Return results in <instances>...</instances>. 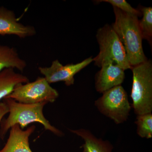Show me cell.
<instances>
[{"label": "cell", "mask_w": 152, "mask_h": 152, "mask_svg": "<svg viewBox=\"0 0 152 152\" xmlns=\"http://www.w3.org/2000/svg\"><path fill=\"white\" fill-rule=\"evenodd\" d=\"M115 21L112 27L124 48L132 67L148 60L143 49L142 38L139 27L138 17L113 7Z\"/></svg>", "instance_id": "1"}, {"label": "cell", "mask_w": 152, "mask_h": 152, "mask_svg": "<svg viewBox=\"0 0 152 152\" xmlns=\"http://www.w3.org/2000/svg\"><path fill=\"white\" fill-rule=\"evenodd\" d=\"M9 109L8 117L1 123L0 136L4 138L8 131L15 125H19L22 129L31 123H39L45 129L50 131L58 137H63L64 133L51 124L44 115V106L46 102L37 104H24L11 99H4Z\"/></svg>", "instance_id": "2"}, {"label": "cell", "mask_w": 152, "mask_h": 152, "mask_svg": "<svg viewBox=\"0 0 152 152\" xmlns=\"http://www.w3.org/2000/svg\"><path fill=\"white\" fill-rule=\"evenodd\" d=\"M131 97L137 115L152 113V63L151 60L133 66Z\"/></svg>", "instance_id": "3"}, {"label": "cell", "mask_w": 152, "mask_h": 152, "mask_svg": "<svg viewBox=\"0 0 152 152\" xmlns=\"http://www.w3.org/2000/svg\"><path fill=\"white\" fill-rule=\"evenodd\" d=\"M96 38L99 52L93 58L95 65L100 67L102 63L110 60L124 70L132 69L126 51L119 38L111 25L106 24L97 31Z\"/></svg>", "instance_id": "4"}, {"label": "cell", "mask_w": 152, "mask_h": 152, "mask_svg": "<svg viewBox=\"0 0 152 152\" xmlns=\"http://www.w3.org/2000/svg\"><path fill=\"white\" fill-rule=\"evenodd\" d=\"M102 94L95 102L98 111L116 124L126 121L132 107L127 93L121 85L112 88Z\"/></svg>", "instance_id": "5"}, {"label": "cell", "mask_w": 152, "mask_h": 152, "mask_svg": "<svg viewBox=\"0 0 152 152\" xmlns=\"http://www.w3.org/2000/svg\"><path fill=\"white\" fill-rule=\"evenodd\" d=\"M58 96L57 90L50 86L45 77H39L35 81L17 85L4 99H11L24 104L48 103L54 102Z\"/></svg>", "instance_id": "6"}, {"label": "cell", "mask_w": 152, "mask_h": 152, "mask_svg": "<svg viewBox=\"0 0 152 152\" xmlns=\"http://www.w3.org/2000/svg\"><path fill=\"white\" fill-rule=\"evenodd\" d=\"M93 61L92 57L86 59L77 64L63 65L58 60L52 62L50 66L39 67L40 72L49 84L58 82H64L66 86H70L75 83L74 77L76 74Z\"/></svg>", "instance_id": "7"}, {"label": "cell", "mask_w": 152, "mask_h": 152, "mask_svg": "<svg viewBox=\"0 0 152 152\" xmlns=\"http://www.w3.org/2000/svg\"><path fill=\"white\" fill-rule=\"evenodd\" d=\"M101 69L95 76V88L103 93L117 86H121L124 80L125 70L113 61L107 60L102 63Z\"/></svg>", "instance_id": "8"}, {"label": "cell", "mask_w": 152, "mask_h": 152, "mask_svg": "<svg viewBox=\"0 0 152 152\" xmlns=\"http://www.w3.org/2000/svg\"><path fill=\"white\" fill-rule=\"evenodd\" d=\"M37 31L35 28L19 23L13 11L0 7V35H15L24 39L32 37Z\"/></svg>", "instance_id": "9"}, {"label": "cell", "mask_w": 152, "mask_h": 152, "mask_svg": "<svg viewBox=\"0 0 152 152\" xmlns=\"http://www.w3.org/2000/svg\"><path fill=\"white\" fill-rule=\"evenodd\" d=\"M35 129L33 125L23 130L19 125H14L10 129L8 139L0 152H33L30 148L29 139Z\"/></svg>", "instance_id": "10"}, {"label": "cell", "mask_w": 152, "mask_h": 152, "mask_svg": "<svg viewBox=\"0 0 152 152\" xmlns=\"http://www.w3.org/2000/svg\"><path fill=\"white\" fill-rule=\"evenodd\" d=\"M71 132L77 135L84 140L82 145V152H113L114 147L111 143L107 140L97 137L87 129H70Z\"/></svg>", "instance_id": "11"}, {"label": "cell", "mask_w": 152, "mask_h": 152, "mask_svg": "<svg viewBox=\"0 0 152 152\" xmlns=\"http://www.w3.org/2000/svg\"><path fill=\"white\" fill-rule=\"evenodd\" d=\"M29 82L27 77L17 73L12 68H7L0 72V102L10 94L17 85Z\"/></svg>", "instance_id": "12"}, {"label": "cell", "mask_w": 152, "mask_h": 152, "mask_svg": "<svg viewBox=\"0 0 152 152\" xmlns=\"http://www.w3.org/2000/svg\"><path fill=\"white\" fill-rule=\"evenodd\" d=\"M26 66V61L20 58L15 49L0 45V72L7 68H15L23 72Z\"/></svg>", "instance_id": "13"}, {"label": "cell", "mask_w": 152, "mask_h": 152, "mask_svg": "<svg viewBox=\"0 0 152 152\" xmlns=\"http://www.w3.org/2000/svg\"><path fill=\"white\" fill-rule=\"evenodd\" d=\"M139 10L142 18L139 20V27L143 39L146 40L151 46L152 42V8L140 6Z\"/></svg>", "instance_id": "14"}, {"label": "cell", "mask_w": 152, "mask_h": 152, "mask_svg": "<svg viewBox=\"0 0 152 152\" xmlns=\"http://www.w3.org/2000/svg\"><path fill=\"white\" fill-rule=\"evenodd\" d=\"M135 124L137 126V133L139 137L142 138H152V113L137 115Z\"/></svg>", "instance_id": "15"}, {"label": "cell", "mask_w": 152, "mask_h": 152, "mask_svg": "<svg viewBox=\"0 0 152 152\" xmlns=\"http://www.w3.org/2000/svg\"><path fill=\"white\" fill-rule=\"evenodd\" d=\"M97 2L108 3L113 7L130 15L139 17L142 16V13L137 9L134 8L125 0H99Z\"/></svg>", "instance_id": "16"}, {"label": "cell", "mask_w": 152, "mask_h": 152, "mask_svg": "<svg viewBox=\"0 0 152 152\" xmlns=\"http://www.w3.org/2000/svg\"><path fill=\"white\" fill-rule=\"evenodd\" d=\"M9 113V109L7 106L4 102H0V124L2 121L4 116Z\"/></svg>", "instance_id": "17"}]
</instances>
